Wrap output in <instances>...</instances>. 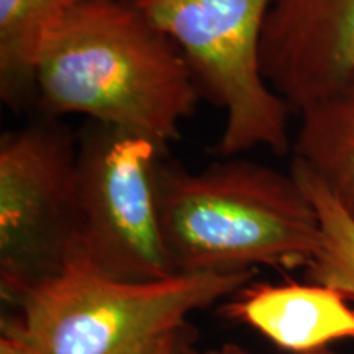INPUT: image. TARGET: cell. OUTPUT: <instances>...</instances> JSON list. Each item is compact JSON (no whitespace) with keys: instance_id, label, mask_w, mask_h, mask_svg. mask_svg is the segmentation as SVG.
<instances>
[{"instance_id":"1","label":"cell","mask_w":354,"mask_h":354,"mask_svg":"<svg viewBox=\"0 0 354 354\" xmlns=\"http://www.w3.org/2000/svg\"><path fill=\"white\" fill-rule=\"evenodd\" d=\"M201 99L177 44L128 0H77L44 43L37 94L44 117L81 113L167 149Z\"/></svg>"},{"instance_id":"2","label":"cell","mask_w":354,"mask_h":354,"mask_svg":"<svg viewBox=\"0 0 354 354\" xmlns=\"http://www.w3.org/2000/svg\"><path fill=\"white\" fill-rule=\"evenodd\" d=\"M161 232L176 274L254 271L256 266H308L320 223L292 174L243 159L198 172L159 159Z\"/></svg>"},{"instance_id":"3","label":"cell","mask_w":354,"mask_h":354,"mask_svg":"<svg viewBox=\"0 0 354 354\" xmlns=\"http://www.w3.org/2000/svg\"><path fill=\"white\" fill-rule=\"evenodd\" d=\"M254 271L110 277L74 251L53 276L13 300L0 354H145L185 328L190 313L245 287Z\"/></svg>"},{"instance_id":"4","label":"cell","mask_w":354,"mask_h":354,"mask_svg":"<svg viewBox=\"0 0 354 354\" xmlns=\"http://www.w3.org/2000/svg\"><path fill=\"white\" fill-rule=\"evenodd\" d=\"M177 44L202 99L225 112L216 154H286L292 109L269 86L261 39L274 0H128Z\"/></svg>"},{"instance_id":"5","label":"cell","mask_w":354,"mask_h":354,"mask_svg":"<svg viewBox=\"0 0 354 354\" xmlns=\"http://www.w3.org/2000/svg\"><path fill=\"white\" fill-rule=\"evenodd\" d=\"M166 149L148 136L88 120L79 138L77 253L110 277L176 276L159 220L156 166Z\"/></svg>"},{"instance_id":"6","label":"cell","mask_w":354,"mask_h":354,"mask_svg":"<svg viewBox=\"0 0 354 354\" xmlns=\"http://www.w3.org/2000/svg\"><path fill=\"white\" fill-rule=\"evenodd\" d=\"M79 140L44 117L0 138V287L13 302L77 246Z\"/></svg>"},{"instance_id":"7","label":"cell","mask_w":354,"mask_h":354,"mask_svg":"<svg viewBox=\"0 0 354 354\" xmlns=\"http://www.w3.org/2000/svg\"><path fill=\"white\" fill-rule=\"evenodd\" d=\"M261 66L292 112L333 94L354 74V0H274Z\"/></svg>"},{"instance_id":"8","label":"cell","mask_w":354,"mask_h":354,"mask_svg":"<svg viewBox=\"0 0 354 354\" xmlns=\"http://www.w3.org/2000/svg\"><path fill=\"white\" fill-rule=\"evenodd\" d=\"M221 312L295 353H313L336 339L354 338V310L344 295L315 282L256 286Z\"/></svg>"},{"instance_id":"9","label":"cell","mask_w":354,"mask_h":354,"mask_svg":"<svg viewBox=\"0 0 354 354\" xmlns=\"http://www.w3.org/2000/svg\"><path fill=\"white\" fill-rule=\"evenodd\" d=\"M299 115L292 159L315 172L354 218V74Z\"/></svg>"},{"instance_id":"10","label":"cell","mask_w":354,"mask_h":354,"mask_svg":"<svg viewBox=\"0 0 354 354\" xmlns=\"http://www.w3.org/2000/svg\"><path fill=\"white\" fill-rule=\"evenodd\" d=\"M77 0H0V99L8 109L37 105L38 68L53 25Z\"/></svg>"},{"instance_id":"11","label":"cell","mask_w":354,"mask_h":354,"mask_svg":"<svg viewBox=\"0 0 354 354\" xmlns=\"http://www.w3.org/2000/svg\"><path fill=\"white\" fill-rule=\"evenodd\" d=\"M290 174L312 202L320 223V248L308 264L310 281L354 300V218L307 166L292 159Z\"/></svg>"},{"instance_id":"12","label":"cell","mask_w":354,"mask_h":354,"mask_svg":"<svg viewBox=\"0 0 354 354\" xmlns=\"http://www.w3.org/2000/svg\"><path fill=\"white\" fill-rule=\"evenodd\" d=\"M184 330L177 331V333L169 336V338L162 339L161 343L156 344V346L145 354H198L189 346Z\"/></svg>"},{"instance_id":"13","label":"cell","mask_w":354,"mask_h":354,"mask_svg":"<svg viewBox=\"0 0 354 354\" xmlns=\"http://www.w3.org/2000/svg\"><path fill=\"white\" fill-rule=\"evenodd\" d=\"M201 354V353H198ZM205 354H248L246 351H243V349L236 348V346H225L218 349V351H210V353H205ZM307 354H335L331 351H326V349H318V351H313V353H307Z\"/></svg>"}]
</instances>
